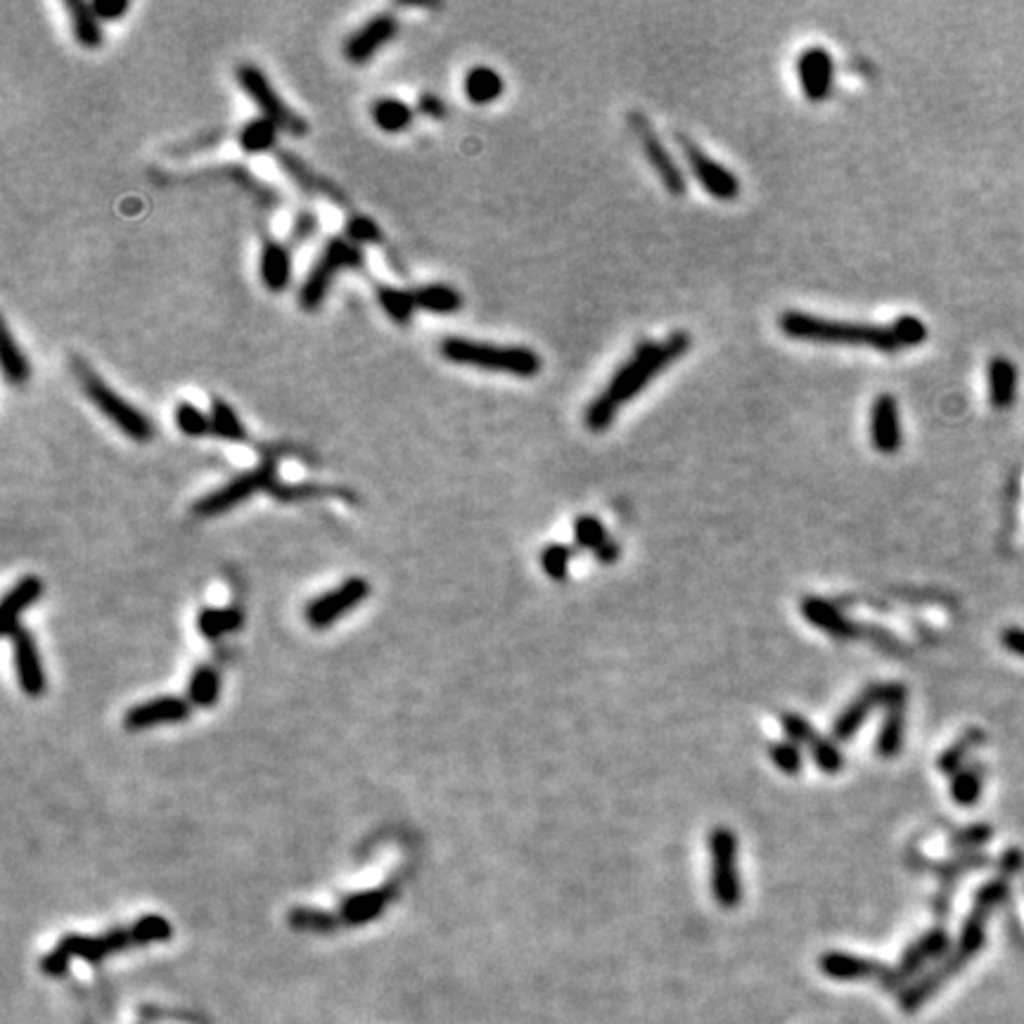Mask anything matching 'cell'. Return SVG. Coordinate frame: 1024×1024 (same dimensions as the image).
Returning <instances> with one entry per match:
<instances>
[{"label": "cell", "mask_w": 1024, "mask_h": 1024, "mask_svg": "<svg viewBox=\"0 0 1024 1024\" xmlns=\"http://www.w3.org/2000/svg\"><path fill=\"white\" fill-rule=\"evenodd\" d=\"M690 339L688 332L678 330L671 332V335L664 339V342H640L633 354L622 363V368L612 375V380L607 382V387L595 396L591 406L586 408L584 413V425L591 432H605L607 427H612L614 418H617L619 408L624 403H629L633 396L643 392L648 384L655 380V377L667 370L671 363H676L678 358H683L690 351Z\"/></svg>", "instance_id": "6da1fadb"}, {"label": "cell", "mask_w": 1024, "mask_h": 1024, "mask_svg": "<svg viewBox=\"0 0 1024 1024\" xmlns=\"http://www.w3.org/2000/svg\"><path fill=\"white\" fill-rule=\"evenodd\" d=\"M174 937V927L164 915H143L128 927H114V930L100 934V937H86V934H64L57 946L46 953L41 960L43 975L62 977L67 975L74 958L86 960L91 965H100L102 960L114 953L128 951L133 946H147L169 942Z\"/></svg>", "instance_id": "7a4b0ae2"}, {"label": "cell", "mask_w": 1024, "mask_h": 1024, "mask_svg": "<svg viewBox=\"0 0 1024 1024\" xmlns=\"http://www.w3.org/2000/svg\"><path fill=\"white\" fill-rule=\"evenodd\" d=\"M778 328L785 337L802 339L816 344H840V347H866L894 354L901 349L892 325L849 323V320H830L811 316L804 311H785L778 318Z\"/></svg>", "instance_id": "3957f363"}, {"label": "cell", "mask_w": 1024, "mask_h": 1024, "mask_svg": "<svg viewBox=\"0 0 1024 1024\" xmlns=\"http://www.w3.org/2000/svg\"><path fill=\"white\" fill-rule=\"evenodd\" d=\"M439 354L456 366L515 377H536L543 368V358L529 347H501L465 337H446L439 344Z\"/></svg>", "instance_id": "277c9868"}, {"label": "cell", "mask_w": 1024, "mask_h": 1024, "mask_svg": "<svg viewBox=\"0 0 1024 1024\" xmlns=\"http://www.w3.org/2000/svg\"><path fill=\"white\" fill-rule=\"evenodd\" d=\"M72 373L76 380H79V387L83 389V394H86V399L91 401L119 432H124L128 439L145 444V441L155 437V425H152L150 418H147L140 408L131 406L119 392H114L110 384L102 380L86 361L72 358Z\"/></svg>", "instance_id": "5b68a950"}, {"label": "cell", "mask_w": 1024, "mask_h": 1024, "mask_svg": "<svg viewBox=\"0 0 1024 1024\" xmlns=\"http://www.w3.org/2000/svg\"><path fill=\"white\" fill-rule=\"evenodd\" d=\"M363 249L349 242L347 238H330L325 242L323 252L316 259V264L304 278V285L299 287V309L306 313L318 311L328 299L330 287L342 271H358L363 266Z\"/></svg>", "instance_id": "8992f818"}, {"label": "cell", "mask_w": 1024, "mask_h": 1024, "mask_svg": "<svg viewBox=\"0 0 1024 1024\" xmlns=\"http://www.w3.org/2000/svg\"><path fill=\"white\" fill-rule=\"evenodd\" d=\"M1003 894H1006V887H1003L1001 882H996V885L987 887L982 894H979V899H977V904H975V911H972L970 920H968V923H965V930H963V937H960L958 949L953 951V956L946 960L942 968H939L937 972H932V975L925 979L923 987L915 991V1001H923L925 996H930L932 991L939 987V984H944L946 979L956 975V972L960 970V965H963L965 960H970L979 949H982V944H984V927H987V920H989L991 911H994V908L1001 904Z\"/></svg>", "instance_id": "52a82bcc"}, {"label": "cell", "mask_w": 1024, "mask_h": 1024, "mask_svg": "<svg viewBox=\"0 0 1024 1024\" xmlns=\"http://www.w3.org/2000/svg\"><path fill=\"white\" fill-rule=\"evenodd\" d=\"M275 484H278V458L266 456L254 470L242 472L240 477L230 479V482L223 484L221 489L197 498L195 505H192V512H195L197 517H219L223 512L233 510L235 505L245 503L247 498L259 494V491L271 494Z\"/></svg>", "instance_id": "ba28073f"}, {"label": "cell", "mask_w": 1024, "mask_h": 1024, "mask_svg": "<svg viewBox=\"0 0 1024 1024\" xmlns=\"http://www.w3.org/2000/svg\"><path fill=\"white\" fill-rule=\"evenodd\" d=\"M235 79H238L242 93H245L256 105V110L261 112V117L273 121L280 131L290 133L294 138H302L309 133L306 119L302 114L294 112L287 102H283V98H280L278 91L273 88V83L268 81V76L261 72L256 64L242 62L240 67L235 69Z\"/></svg>", "instance_id": "9c48e42d"}, {"label": "cell", "mask_w": 1024, "mask_h": 1024, "mask_svg": "<svg viewBox=\"0 0 1024 1024\" xmlns=\"http://www.w3.org/2000/svg\"><path fill=\"white\" fill-rule=\"evenodd\" d=\"M712 849V892L721 906L733 908L742 899V882L738 875V842L728 828H714L709 837Z\"/></svg>", "instance_id": "30bf717a"}, {"label": "cell", "mask_w": 1024, "mask_h": 1024, "mask_svg": "<svg viewBox=\"0 0 1024 1024\" xmlns=\"http://www.w3.org/2000/svg\"><path fill=\"white\" fill-rule=\"evenodd\" d=\"M629 121H631V128H633V133H636L640 147H643V155L648 157L650 166L655 169V174L659 176V181H662L664 188H667L674 197L686 195V188H688L686 176H683V171L678 169L674 157L669 155L667 147H664L662 140H659L655 128L650 126V121L645 119L640 112H633Z\"/></svg>", "instance_id": "8fae6325"}, {"label": "cell", "mask_w": 1024, "mask_h": 1024, "mask_svg": "<svg viewBox=\"0 0 1024 1024\" xmlns=\"http://www.w3.org/2000/svg\"><path fill=\"white\" fill-rule=\"evenodd\" d=\"M370 595V584L363 576H351V579L344 581L342 586H337L335 591L318 595L316 600H311L309 607H306V622H309L313 629H328L330 624H335L339 617L354 610L356 605H361Z\"/></svg>", "instance_id": "7c38bea8"}, {"label": "cell", "mask_w": 1024, "mask_h": 1024, "mask_svg": "<svg viewBox=\"0 0 1024 1024\" xmlns=\"http://www.w3.org/2000/svg\"><path fill=\"white\" fill-rule=\"evenodd\" d=\"M678 143H681L683 152H686L690 171H693V176L700 181V185L709 192V195L721 202H731L740 195V181L731 169H726V166L709 157L707 152L690 143L688 138L678 136Z\"/></svg>", "instance_id": "4fadbf2b"}, {"label": "cell", "mask_w": 1024, "mask_h": 1024, "mask_svg": "<svg viewBox=\"0 0 1024 1024\" xmlns=\"http://www.w3.org/2000/svg\"><path fill=\"white\" fill-rule=\"evenodd\" d=\"M192 714L190 700L178 695H162L155 700L140 702L124 714L126 731H147V728L164 726V723H181Z\"/></svg>", "instance_id": "5bb4252c"}, {"label": "cell", "mask_w": 1024, "mask_h": 1024, "mask_svg": "<svg viewBox=\"0 0 1024 1024\" xmlns=\"http://www.w3.org/2000/svg\"><path fill=\"white\" fill-rule=\"evenodd\" d=\"M906 693L901 686H870L861 693L859 700H854L847 709L840 714V719L835 721V728H832V735L835 740H849L851 735L861 728V723L866 721L870 709L880 707H894V704H904Z\"/></svg>", "instance_id": "9a60e30c"}, {"label": "cell", "mask_w": 1024, "mask_h": 1024, "mask_svg": "<svg viewBox=\"0 0 1024 1024\" xmlns=\"http://www.w3.org/2000/svg\"><path fill=\"white\" fill-rule=\"evenodd\" d=\"M396 31H399V22H396L392 15L370 17L361 29H356L354 34L347 38V43H344V57H347L351 64H356V67L368 64L389 41H392Z\"/></svg>", "instance_id": "2e32d148"}, {"label": "cell", "mask_w": 1024, "mask_h": 1024, "mask_svg": "<svg viewBox=\"0 0 1024 1024\" xmlns=\"http://www.w3.org/2000/svg\"><path fill=\"white\" fill-rule=\"evenodd\" d=\"M797 76L804 98L809 102H823L835 83V62L832 55L821 46L802 50L797 57Z\"/></svg>", "instance_id": "e0dca14e"}, {"label": "cell", "mask_w": 1024, "mask_h": 1024, "mask_svg": "<svg viewBox=\"0 0 1024 1024\" xmlns=\"http://www.w3.org/2000/svg\"><path fill=\"white\" fill-rule=\"evenodd\" d=\"M870 444L875 451L892 456L904 444V432H901V415L899 403L892 394H880L870 406Z\"/></svg>", "instance_id": "ac0fdd59"}, {"label": "cell", "mask_w": 1024, "mask_h": 1024, "mask_svg": "<svg viewBox=\"0 0 1024 1024\" xmlns=\"http://www.w3.org/2000/svg\"><path fill=\"white\" fill-rule=\"evenodd\" d=\"M12 650H15V669L19 678V688L27 697H43L48 688L46 669H43L41 652L34 636L29 631L19 629L12 638Z\"/></svg>", "instance_id": "d6986e66"}, {"label": "cell", "mask_w": 1024, "mask_h": 1024, "mask_svg": "<svg viewBox=\"0 0 1024 1024\" xmlns=\"http://www.w3.org/2000/svg\"><path fill=\"white\" fill-rule=\"evenodd\" d=\"M396 899V885H382L377 889H368V892H358V894H351L347 896V899L342 901V906H339V920H342V925H349V927H358V925H368L373 923V920L380 918V915L384 913V908H387L392 901Z\"/></svg>", "instance_id": "ffe728a7"}, {"label": "cell", "mask_w": 1024, "mask_h": 1024, "mask_svg": "<svg viewBox=\"0 0 1024 1024\" xmlns=\"http://www.w3.org/2000/svg\"><path fill=\"white\" fill-rule=\"evenodd\" d=\"M292 249L285 242L264 238L259 254V278L268 292L280 294L292 283Z\"/></svg>", "instance_id": "44dd1931"}, {"label": "cell", "mask_w": 1024, "mask_h": 1024, "mask_svg": "<svg viewBox=\"0 0 1024 1024\" xmlns=\"http://www.w3.org/2000/svg\"><path fill=\"white\" fill-rule=\"evenodd\" d=\"M41 595L43 581L34 574L24 576V579H19L17 584L10 588L8 595L3 598V605H0V631H3L5 638H15V633L22 629V626H19V617H22Z\"/></svg>", "instance_id": "7402d4cb"}, {"label": "cell", "mask_w": 1024, "mask_h": 1024, "mask_svg": "<svg viewBox=\"0 0 1024 1024\" xmlns=\"http://www.w3.org/2000/svg\"><path fill=\"white\" fill-rule=\"evenodd\" d=\"M278 164L283 166V171L290 176V181L294 185H299L306 195L328 197V200H332V202H347V197H344L342 190L335 188L330 181H325V178L313 174L311 166L304 164L299 157H294L292 152H278Z\"/></svg>", "instance_id": "603a6c76"}, {"label": "cell", "mask_w": 1024, "mask_h": 1024, "mask_svg": "<svg viewBox=\"0 0 1024 1024\" xmlns=\"http://www.w3.org/2000/svg\"><path fill=\"white\" fill-rule=\"evenodd\" d=\"M989 401L996 411H1008L1017 399V368L1006 356L991 358L989 370Z\"/></svg>", "instance_id": "cb8c5ba5"}, {"label": "cell", "mask_w": 1024, "mask_h": 1024, "mask_svg": "<svg viewBox=\"0 0 1024 1024\" xmlns=\"http://www.w3.org/2000/svg\"><path fill=\"white\" fill-rule=\"evenodd\" d=\"M505 91L503 76L496 72L494 67H486V64H477V67L467 69L463 79V93L465 98L472 102V105H491L501 98Z\"/></svg>", "instance_id": "d4e9b609"}, {"label": "cell", "mask_w": 1024, "mask_h": 1024, "mask_svg": "<svg viewBox=\"0 0 1024 1024\" xmlns=\"http://www.w3.org/2000/svg\"><path fill=\"white\" fill-rule=\"evenodd\" d=\"M64 10L69 15V24H72L74 41L86 50H98L105 36H102V22L93 12V5L83 3V0H67Z\"/></svg>", "instance_id": "484cf974"}, {"label": "cell", "mask_w": 1024, "mask_h": 1024, "mask_svg": "<svg viewBox=\"0 0 1024 1024\" xmlns=\"http://www.w3.org/2000/svg\"><path fill=\"white\" fill-rule=\"evenodd\" d=\"M375 297L384 316L392 320L394 325H408L418 311V299H415V290H401V287H389V285H377Z\"/></svg>", "instance_id": "4316f807"}, {"label": "cell", "mask_w": 1024, "mask_h": 1024, "mask_svg": "<svg viewBox=\"0 0 1024 1024\" xmlns=\"http://www.w3.org/2000/svg\"><path fill=\"white\" fill-rule=\"evenodd\" d=\"M209 420H211V437L230 441V444H245L249 439L247 427L242 425L238 411L230 406L228 401L214 399L209 406Z\"/></svg>", "instance_id": "83f0119b"}, {"label": "cell", "mask_w": 1024, "mask_h": 1024, "mask_svg": "<svg viewBox=\"0 0 1024 1024\" xmlns=\"http://www.w3.org/2000/svg\"><path fill=\"white\" fill-rule=\"evenodd\" d=\"M370 119L384 133H403L411 128L415 112L408 102L399 98H380L370 107Z\"/></svg>", "instance_id": "f1b7e54d"}, {"label": "cell", "mask_w": 1024, "mask_h": 1024, "mask_svg": "<svg viewBox=\"0 0 1024 1024\" xmlns=\"http://www.w3.org/2000/svg\"><path fill=\"white\" fill-rule=\"evenodd\" d=\"M242 624H245V612L235 605L221 607V610H216V607H204V610L197 614V631H200L202 638L207 640H219L221 636H226V633L238 631Z\"/></svg>", "instance_id": "f546056e"}, {"label": "cell", "mask_w": 1024, "mask_h": 1024, "mask_svg": "<svg viewBox=\"0 0 1024 1024\" xmlns=\"http://www.w3.org/2000/svg\"><path fill=\"white\" fill-rule=\"evenodd\" d=\"M278 136L280 128L264 117L249 119L247 124L240 126L238 131V143L242 152L247 155H266V152H273L278 147Z\"/></svg>", "instance_id": "4dcf8cb0"}, {"label": "cell", "mask_w": 1024, "mask_h": 1024, "mask_svg": "<svg viewBox=\"0 0 1024 1024\" xmlns=\"http://www.w3.org/2000/svg\"><path fill=\"white\" fill-rule=\"evenodd\" d=\"M418 299V311L434 313V316H451L463 309V294L456 287L444 283H432L415 290Z\"/></svg>", "instance_id": "1f68e13d"}, {"label": "cell", "mask_w": 1024, "mask_h": 1024, "mask_svg": "<svg viewBox=\"0 0 1024 1024\" xmlns=\"http://www.w3.org/2000/svg\"><path fill=\"white\" fill-rule=\"evenodd\" d=\"M0 361H3V375L8 384L24 387V384L31 380L29 358L22 351V347L17 344V339L12 337V332L5 323H3V337H0Z\"/></svg>", "instance_id": "d6a6232c"}, {"label": "cell", "mask_w": 1024, "mask_h": 1024, "mask_svg": "<svg viewBox=\"0 0 1024 1024\" xmlns=\"http://www.w3.org/2000/svg\"><path fill=\"white\" fill-rule=\"evenodd\" d=\"M287 925H290L294 932L332 934L339 930L342 920H339V915L330 913V911H320V908L294 906L292 911L287 913Z\"/></svg>", "instance_id": "836d02e7"}, {"label": "cell", "mask_w": 1024, "mask_h": 1024, "mask_svg": "<svg viewBox=\"0 0 1024 1024\" xmlns=\"http://www.w3.org/2000/svg\"><path fill=\"white\" fill-rule=\"evenodd\" d=\"M221 695V676L214 667H197L192 671L188 683V700L192 707L209 709L219 702Z\"/></svg>", "instance_id": "e575fe53"}, {"label": "cell", "mask_w": 1024, "mask_h": 1024, "mask_svg": "<svg viewBox=\"0 0 1024 1024\" xmlns=\"http://www.w3.org/2000/svg\"><path fill=\"white\" fill-rule=\"evenodd\" d=\"M802 610H804V617L809 619L811 624H816L818 629L828 631L830 636L847 638V636H851V633H854V631L849 629V624L844 622V617L840 614V610H835V607H832V605L823 603V600L809 598L804 603Z\"/></svg>", "instance_id": "d590c367"}, {"label": "cell", "mask_w": 1024, "mask_h": 1024, "mask_svg": "<svg viewBox=\"0 0 1024 1024\" xmlns=\"http://www.w3.org/2000/svg\"><path fill=\"white\" fill-rule=\"evenodd\" d=\"M174 420H176L178 432L185 434V437H190V439H202L211 434L209 413H204L200 406H195V403H190V401L178 403L176 411H174Z\"/></svg>", "instance_id": "8d00e7d4"}, {"label": "cell", "mask_w": 1024, "mask_h": 1024, "mask_svg": "<svg viewBox=\"0 0 1024 1024\" xmlns=\"http://www.w3.org/2000/svg\"><path fill=\"white\" fill-rule=\"evenodd\" d=\"M901 742H904V704H894L889 707L887 721L880 731L878 752L882 757H894L901 750Z\"/></svg>", "instance_id": "74e56055"}, {"label": "cell", "mask_w": 1024, "mask_h": 1024, "mask_svg": "<svg viewBox=\"0 0 1024 1024\" xmlns=\"http://www.w3.org/2000/svg\"><path fill=\"white\" fill-rule=\"evenodd\" d=\"M574 539H576V546L598 553V550L603 548L607 541H610V536H607V531L603 524H600L598 517L584 515L574 522Z\"/></svg>", "instance_id": "f35d334b"}, {"label": "cell", "mask_w": 1024, "mask_h": 1024, "mask_svg": "<svg viewBox=\"0 0 1024 1024\" xmlns=\"http://www.w3.org/2000/svg\"><path fill=\"white\" fill-rule=\"evenodd\" d=\"M271 496L278 498V501H309V498H323V496H347L344 491L330 489V486H318V484H275Z\"/></svg>", "instance_id": "ab89813d"}, {"label": "cell", "mask_w": 1024, "mask_h": 1024, "mask_svg": "<svg viewBox=\"0 0 1024 1024\" xmlns=\"http://www.w3.org/2000/svg\"><path fill=\"white\" fill-rule=\"evenodd\" d=\"M344 238H347L349 242H354V245H358V247L377 245V242H382V230L373 219H370V216L354 214L347 221V226H344Z\"/></svg>", "instance_id": "60d3db41"}, {"label": "cell", "mask_w": 1024, "mask_h": 1024, "mask_svg": "<svg viewBox=\"0 0 1024 1024\" xmlns=\"http://www.w3.org/2000/svg\"><path fill=\"white\" fill-rule=\"evenodd\" d=\"M892 330L896 339H899L901 349L920 347L927 339V335H930L927 325L918 316H899L892 323Z\"/></svg>", "instance_id": "b9f144b4"}, {"label": "cell", "mask_w": 1024, "mask_h": 1024, "mask_svg": "<svg viewBox=\"0 0 1024 1024\" xmlns=\"http://www.w3.org/2000/svg\"><path fill=\"white\" fill-rule=\"evenodd\" d=\"M806 747H809L811 754H814V761L825 773H835L842 768V752L837 750L835 742H828L821 735L811 733V738L806 740Z\"/></svg>", "instance_id": "7bdbcfd3"}, {"label": "cell", "mask_w": 1024, "mask_h": 1024, "mask_svg": "<svg viewBox=\"0 0 1024 1024\" xmlns=\"http://www.w3.org/2000/svg\"><path fill=\"white\" fill-rule=\"evenodd\" d=\"M951 795L960 806H972L982 795V778L977 771H963L953 778Z\"/></svg>", "instance_id": "ee69618b"}, {"label": "cell", "mask_w": 1024, "mask_h": 1024, "mask_svg": "<svg viewBox=\"0 0 1024 1024\" xmlns=\"http://www.w3.org/2000/svg\"><path fill=\"white\" fill-rule=\"evenodd\" d=\"M569 560H572V550L567 546H560V543H553V546H546L541 553V567L550 579H565Z\"/></svg>", "instance_id": "f6af8a7d"}, {"label": "cell", "mask_w": 1024, "mask_h": 1024, "mask_svg": "<svg viewBox=\"0 0 1024 1024\" xmlns=\"http://www.w3.org/2000/svg\"><path fill=\"white\" fill-rule=\"evenodd\" d=\"M771 759L785 773H797L802 768V750H799L795 742H778V745H773Z\"/></svg>", "instance_id": "bcb514c9"}, {"label": "cell", "mask_w": 1024, "mask_h": 1024, "mask_svg": "<svg viewBox=\"0 0 1024 1024\" xmlns=\"http://www.w3.org/2000/svg\"><path fill=\"white\" fill-rule=\"evenodd\" d=\"M318 233V216L309 209H302L297 216H294L292 228H290V242L292 245H302V242H309L313 235Z\"/></svg>", "instance_id": "7dc6e473"}, {"label": "cell", "mask_w": 1024, "mask_h": 1024, "mask_svg": "<svg viewBox=\"0 0 1024 1024\" xmlns=\"http://www.w3.org/2000/svg\"><path fill=\"white\" fill-rule=\"evenodd\" d=\"M977 742H979V735L977 733L965 735V738L960 740L958 745H953L949 752L942 754V759H939V768H942V771H946V773L956 771V768L960 766V761L965 759V754H968L972 747L977 745Z\"/></svg>", "instance_id": "c3c4849f"}, {"label": "cell", "mask_w": 1024, "mask_h": 1024, "mask_svg": "<svg viewBox=\"0 0 1024 1024\" xmlns=\"http://www.w3.org/2000/svg\"><path fill=\"white\" fill-rule=\"evenodd\" d=\"M91 5L100 22H117V19H121L128 10H131V5H128L126 0H95Z\"/></svg>", "instance_id": "681fc988"}, {"label": "cell", "mask_w": 1024, "mask_h": 1024, "mask_svg": "<svg viewBox=\"0 0 1024 1024\" xmlns=\"http://www.w3.org/2000/svg\"><path fill=\"white\" fill-rule=\"evenodd\" d=\"M418 112L422 114V117L432 119V121H441L446 119V102L439 98V95L434 93H422L420 100H418Z\"/></svg>", "instance_id": "f907efd6"}, {"label": "cell", "mask_w": 1024, "mask_h": 1024, "mask_svg": "<svg viewBox=\"0 0 1024 1024\" xmlns=\"http://www.w3.org/2000/svg\"><path fill=\"white\" fill-rule=\"evenodd\" d=\"M1003 648L1013 652L1017 657H1024V631L1022 629H1006L1001 633Z\"/></svg>", "instance_id": "816d5d0a"}, {"label": "cell", "mask_w": 1024, "mask_h": 1024, "mask_svg": "<svg viewBox=\"0 0 1024 1024\" xmlns=\"http://www.w3.org/2000/svg\"><path fill=\"white\" fill-rule=\"evenodd\" d=\"M595 558H598L600 562H614L619 558V546L610 539L603 548L598 550V553H595Z\"/></svg>", "instance_id": "f5cc1de1"}]
</instances>
